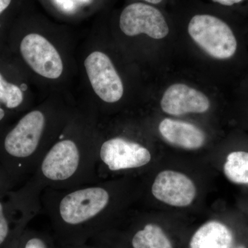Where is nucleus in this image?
I'll use <instances>...</instances> for the list:
<instances>
[{
    "instance_id": "obj_9",
    "label": "nucleus",
    "mask_w": 248,
    "mask_h": 248,
    "mask_svg": "<svg viewBox=\"0 0 248 248\" xmlns=\"http://www.w3.org/2000/svg\"><path fill=\"white\" fill-rule=\"evenodd\" d=\"M121 30L125 35L146 34L161 40L169 33V27L162 14L156 8L143 3L128 5L121 14Z\"/></svg>"
},
{
    "instance_id": "obj_1",
    "label": "nucleus",
    "mask_w": 248,
    "mask_h": 248,
    "mask_svg": "<svg viewBox=\"0 0 248 248\" xmlns=\"http://www.w3.org/2000/svg\"><path fill=\"white\" fill-rule=\"evenodd\" d=\"M116 187L100 181L62 190L44 189L42 211L50 220L57 244H87L113 231L111 218L117 205Z\"/></svg>"
},
{
    "instance_id": "obj_11",
    "label": "nucleus",
    "mask_w": 248,
    "mask_h": 248,
    "mask_svg": "<svg viewBox=\"0 0 248 248\" xmlns=\"http://www.w3.org/2000/svg\"><path fill=\"white\" fill-rule=\"evenodd\" d=\"M161 107L169 115L179 116L204 113L210 108V102L203 93L186 84H175L166 90Z\"/></svg>"
},
{
    "instance_id": "obj_12",
    "label": "nucleus",
    "mask_w": 248,
    "mask_h": 248,
    "mask_svg": "<svg viewBox=\"0 0 248 248\" xmlns=\"http://www.w3.org/2000/svg\"><path fill=\"white\" fill-rule=\"evenodd\" d=\"M159 133L170 144L185 150L200 149L205 143V135L194 124L166 118L159 125Z\"/></svg>"
},
{
    "instance_id": "obj_22",
    "label": "nucleus",
    "mask_w": 248,
    "mask_h": 248,
    "mask_svg": "<svg viewBox=\"0 0 248 248\" xmlns=\"http://www.w3.org/2000/svg\"><path fill=\"white\" fill-rule=\"evenodd\" d=\"M5 116H6V112L5 110L1 107H0V122L4 120Z\"/></svg>"
},
{
    "instance_id": "obj_19",
    "label": "nucleus",
    "mask_w": 248,
    "mask_h": 248,
    "mask_svg": "<svg viewBox=\"0 0 248 248\" xmlns=\"http://www.w3.org/2000/svg\"><path fill=\"white\" fill-rule=\"evenodd\" d=\"M57 244V243H56ZM56 248H94L91 243L80 245H63L57 244Z\"/></svg>"
},
{
    "instance_id": "obj_16",
    "label": "nucleus",
    "mask_w": 248,
    "mask_h": 248,
    "mask_svg": "<svg viewBox=\"0 0 248 248\" xmlns=\"http://www.w3.org/2000/svg\"><path fill=\"white\" fill-rule=\"evenodd\" d=\"M24 94L20 88L4 79L0 73V102L8 109H16L22 105Z\"/></svg>"
},
{
    "instance_id": "obj_23",
    "label": "nucleus",
    "mask_w": 248,
    "mask_h": 248,
    "mask_svg": "<svg viewBox=\"0 0 248 248\" xmlns=\"http://www.w3.org/2000/svg\"><path fill=\"white\" fill-rule=\"evenodd\" d=\"M143 1H146V2L151 3V4H157L161 3L163 0H143Z\"/></svg>"
},
{
    "instance_id": "obj_7",
    "label": "nucleus",
    "mask_w": 248,
    "mask_h": 248,
    "mask_svg": "<svg viewBox=\"0 0 248 248\" xmlns=\"http://www.w3.org/2000/svg\"><path fill=\"white\" fill-rule=\"evenodd\" d=\"M84 66L93 91L102 101L113 104L122 99L123 83L107 55L93 52L86 58Z\"/></svg>"
},
{
    "instance_id": "obj_21",
    "label": "nucleus",
    "mask_w": 248,
    "mask_h": 248,
    "mask_svg": "<svg viewBox=\"0 0 248 248\" xmlns=\"http://www.w3.org/2000/svg\"><path fill=\"white\" fill-rule=\"evenodd\" d=\"M11 2V0H0V14L9 7Z\"/></svg>"
},
{
    "instance_id": "obj_15",
    "label": "nucleus",
    "mask_w": 248,
    "mask_h": 248,
    "mask_svg": "<svg viewBox=\"0 0 248 248\" xmlns=\"http://www.w3.org/2000/svg\"><path fill=\"white\" fill-rule=\"evenodd\" d=\"M56 246L53 236L43 232L26 229L11 248H56Z\"/></svg>"
},
{
    "instance_id": "obj_13",
    "label": "nucleus",
    "mask_w": 248,
    "mask_h": 248,
    "mask_svg": "<svg viewBox=\"0 0 248 248\" xmlns=\"http://www.w3.org/2000/svg\"><path fill=\"white\" fill-rule=\"evenodd\" d=\"M120 236L128 248H177L172 236L154 222L136 225Z\"/></svg>"
},
{
    "instance_id": "obj_2",
    "label": "nucleus",
    "mask_w": 248,
    "mask_h": 248,
    "mask_svg": "<svg viewBox=\"0 0 248 248\" xmlns=\"http://www.w3.org/2000/svg\"><path fill=\"white\" fill-rule=\"evenodd\" d=\"M99 142L94 134L60 133L31 177L43 190L100 182L97 174Z\"/></svg>"
},
{
    "instance_id": "obj_5",
    "label": "nucleus",
    "mask_w": 248,
    "mask_h": 248,
    "mask_svg": "<svg viewBox=\"0 0 248 248\" xmlns=\"http://www.w3.org/2000/svg\"><path fill=\"white\" fill-rule=\"evenodd\" d=\"M152 155L141 143L117 136L99 141L97 174L100 179L104 173L124 172L144 167L151 162Z\"/></svg>"
},
{
    "instance_id": "obj_6",
    "label": "nucleus",
    "mask_w": 248,
    "mask_h": 248,
    "mask_svg": "<svg viewBox=\"0 0 248 248\" xmlns=\"http://www.w3.org/2000/svg\"><path fill=\"white\" fill-rule=\"evenodd\" d=\"M188 32L194 42L214 58L226 60L236 53L237 42L232 31L215 16H194L188 24Z\"/></svg>"
},
{
    "instance_id": "obj_4",
    "label": "nucleus",
    "mask_w": 248,
    "mask_h": 248,
    "mask_svg": "<svg viewBox=\"0 0 248 248\" xmlns=\"http://www.w3.org/2000/svg\"><path fill=\"white\" fill-rule=\"evenodd\" d=\"M42 186L32 178L0 195V248H11L28 223L42 211Z\"/></svg>"
},
{
    "instance_id": "obj_18",
    "label": "nucleus",
    "mask_w": 248,
    "mask_h": 248,
    "mask_svg": "<svg viewBox=\"0 0 248 248\" xmlns=\"http://www.w3.org/2000/svg\"><path fill=\"white\" fill-rule=\"evenodd\" d=\"M16 186L4 168L0 164V195L6 191L14 189Z\"/></svg>"
},
{
    "instance_id": "obj_3",
    "label": "nucleus",
    "mask_w": 248,
    "mask_h": 248,
    "mask_svg": "<svg viewBox=\"0 0 248 248\" xmlns=\"http://www.w3.org/2000/svg\"><path fill=\"white\" fill-rule=\"evenodd\" d=\"M42 110L23 116L0 141V164L16 185L25 183L56 141Z\"/></svg>"
},
{
    "instance_id": "obj_10",
    "label": "nucleus",
    "mask_w": 248,
    "mask_h": 248,
    "mask_svg": "<svg viewBox=\"0 0 248 248\" xmlns=\"http://www.w3.org/2000/svg\"><path fill=\"white\" fill-rule=\"evenodd\" d=\"M151 191L156 200L177 208L189 206L197 196V187L190 177L184 173L170 170L157 174Z\"/></svg>"
},
{
    "instance_id": "obj_14",
    "label": "nucleus",
    "mask_w": 248,
    "mask_h": 248,
    "mask_svg": "<svg viewBox=\"0 0 248 248\" xmlns=\"http://www.w3.org/2000/svg\"><path fill=\"white\" fill-rule=\"evenodd\" d=\"M223 172L228 180L236 184H248V153L232 152L223 165Z\"/></svg>"
},
{
    "instance_id": "obj_17",
    "label": "nucleus",
    "mask_w": 248,
    "mask_h": 248,
    "mask_svg": "<svg viewBox=\"0 0 248 248\" xmlns=\"http://www.w3.org/2000/svg\"><path fill=\"white\" fill-rule=\"evenodd\" d=\"M89 243L94 248H128L115 230L98 235Z\"/></svg>"
},
{
    "instance_id": "obj_20",
    "label": "nucleus",
    "mask_w": 248,
    "mask_h": 248,
    "mask_svg": "<svg viewBox=\"0 0 248 248\" xmlns=\"http://www.w3.org/2000/svg\"><path fill=\"white\" fill-rule=\"evenodd\" d=\"M213 1L224 6H232L235 4H239L244 0H213Z\"/></svg>"
},
{
    "instance_id": "obj_8",
    "label": "nucleus",
    "mask_w": 248,
    "mask_h": 248,
    "mask_svg": "<svg viewBox=\"0 0 248 248\" xmlns=\"http://www.w3.org/2000/svg\"><path fill=\"white\" fill-rule=\"evenodd\" d=\"M20 52L24 61L36 73L47 79H58L63 66L58 50L45 37L31 33L23 38Z\"/></svg>"
}]
</instances>
